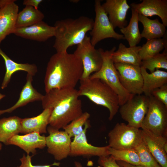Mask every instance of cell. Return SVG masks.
I'll return each instance as SVG.
<instances>
[{
	"label": "cell",
	"mask_w": 167,
	"mask_h": 167,
	"mask_svg": "<svg viewBox=\"0 0 167 167\" xmlns=\"http://www.w3.org/2000/svg\"><path fill=\"white\" fill-rule=\"evenodd\" d=\"M83 72L82 62L74 53H56L47 65L44 80L46 93L55 89L75 88Z\"/></svg>",
	"instance_id": "cell-1"
},
{
	"label": "cell",
	"mask_w": 167,
	"mask_h": 167,
	"mask_svg": "<svg viewBox=\"0 0 167 167\" xmlns=\"http://www.w3.org/2000/svg\"><path fill=\"white\" fill-rule=\"evenodd\" d=\"M75 88L55 89L46 92L41 100L44 109L52 108L49 124L62 128L83 113L82 103Z\"/></svg>",
	"instance_id": "cell-2"
},
{
	"label": "cell",
	"mask_w": 167,
	"mask_h": 167,
	"mask_svg": "<svg viewBox=\"0 0 167 167\" xmlns=\"http://www.w3.org/2000/svg\"><path fill=\"white\" fill-rule=\"evenodd\" d=\"M94 20L86 16L76 19L67 18L56 22L55 42L56 53L67 52L69 47L81 43L87 33L92 29Z\"/></svg>",
	"instance_id": "cell-3"
},
{
	"label": "cell",
	"mask_w": 167,
	"mask_h": 167,
	"mask_svg": "<svg viewBox=\"0 0 167 167\" xmlns=\"http://www.w3.org/2000/svg\"><path fill=\"white\" fill-rule=\"evenodd\" d=\"M79 81L80 85L78 90L79 96H85L95 104L107 108L109 112V119L112 120L120 107L116 93L98 79L89 78Z\"/></svg>",
	"instance_id": "cell-4"
},
{
	"label": "cell",
	"mask_w": 167,
	"mask_h": 167,
	"mask_svg": "<svg viewBox=\"0 0 167 167\" xmlns=\"http://www.w3.org/2000/svg\"><path fill=\"white\" fill-rule=\"evenodd\" d=\"M115 47L110 50H104L102 53L103 62L101 69L90 76L91 79H98L110 87L118 96L120 106L132 98L134 95L129 93L122 85L118 72L112 59Z\"/></svg>",
	"instance_id": "cell-5"
},
{
	"label": "cell",
	"mask_w": 167,
	"mask_h": 167,
	"mask_svg": "<svg viewBox=\"0 0 167 167\" xmlns=\"http://www.w3.org/2000/svg\"><path fill=\"white\" fill-rule=\"evenodd\" d=\"M141 128L158 137H167V107L152 96Z\"/></svg>",
	"instance_id": "cell-6"
},
{
	"label": "cell",
	"mask_w": 167,
	"mask_h": 167,
	"mask_svg": "<svg viewBox=\"0 0 167 167\" xmlns=\"http://www.w3.org/2000/svg\"><path fill=\"white\" fill-rule=\"evenodd\" d=\"M108 145L117 149H134L143 140L142 130L117 123L109 133Z\"/></svg>",
	"instance_id": "cell-7"
},
{
	"label": "cell",
	"mask_w": 167,
	"mask_h": 167,
	"mask_svg": "<svg viewBox=\"0 0 167 167\" xmlns=\"http://www.w3.org/2000/svg\"><path fill=\"white\" fill-rule=\"evenodd\" d=\"M103 51L102 48L96 49L90 42V37L87 35L83 41L77 45L74 53L80 59L83 66V73L80 80L89 78L91 75L101 69Z\"/></svg>",
	"instance_id": "cell-8"
},
{
	"label": "cell",
	"mask_w": 167,
	"mask_h": 167,
	"mask_svg": "<svg viewBox=\"0 0 167 167\" xmlns=\"http://www.w3.org/2000/svg\"><path fill=\"white\" fill-rule=\"evenodd\" d=\"M94 8L95 17L90 32L92 44L95 46L101 40L108 38L117 40L125 39L122 34H119L114 30L107 14L102 6L101 0L95 1Z\"/></svg>",
	"instance_id": "cell-9"
},
{
	"label": "cell",
	"mask_w": 167,
	"mask_h": 167,
	"mask_svg": "<svg viewBox=\"0 0 167 167\" xmlns=\"http://www.w3.org/2000/svg\"><path fill=\"white\" fill-rule=\"evenodd\" d=\"M149 101V97L144 95H134L120 106L119 111L122 118L127 122L128 125L141 128L148 111Z\"/></svg>",
	"instance_id": "cell-10"
},
{
	"label": "cell",
	"mask_w": 167,
	"mask_h": 167,
	"mask_svg": "<svg viewBox=\"0 0 167 167\" xmlns=\"http://www.w3.org/2000/svg\"><path fill=\"white\" fill-rule=\"evenodd\" d=\"M120 82L129 93L135 95L143 93V79L141 67L124 63H114Z\"/></svg>",
	"instance_id": "cell-11"
},
{
	"label": "cell",
	"mask_w": 167,
	"mask_h": 167,
	"mask_svg": "<svg viewBox=\"0 0 167 167\" xmlns=\"http://www.w3.org/2000/svg\"><path fill=\"white\" fill-rule=\"evenodd\" d=\"M47 131L49 135L46 137V145L48 152L58 161L69 156L71 141L67 133L50 126L47 127Z\"/></svg>",
	"instance_id": "cell-12"
},
{
	"label": "cell",
	"mask_w": 167,
	"mask_h": 167,
	"mask_svg": "<svg viewBox=\"0 0 167 167\" xmlns=\"http://www.w3.org/2000/svg\"><path fill=\"white\" fill-rule=\"evenodd\" d=\"M88 120L84 125L83 131L74 137L71 141L69 156H96L99 157L109 155V146L96 147L91 145L88 142L86 132L89 127Z\"/></svg>",
	"instance_id": "cell-13"
},
{
	"label": "cell",
	"mask_w": 167,
	"mask_h": 167,
	"mask_svg": "<svg viewBox=\"0 0 167 167\" xmlns=\"http://www.w3.org/2000/svg\"><path fill=\"white\" fill-rule=\"evenodd\" d=\"M15 1L0 0V45L7 35L13 33L15 28L19 7Z\"/></svg>",
	"instance_id": "cell-14"
},
{
	"label": "cell",
	"mask_w": 167,
	"mask_h": 167,
	"mask_svg": "<svg viewBox=\"0 0 167 167\" xmlns=\"http://www.w3.org/2000/svg\"><path fill=\"white\" fill-rule=\"evenodd\" d=\"M13 33L25 39L43 42L54 36L55 28L42 21L29 26L15 28Z\"/></svg>",
	"instance_id": "cell-15"
},
{
	"label": "cell",
	"mask_w": 167,
	"mask_h": 167,
	"mask_svg": "<svg viewBox=\"0 0 167 167\" xmlns=\"http://www.w3.org/2000/svg\"><path fill=\"white\" fill-rule=\"evenodd\" d=\"M102 6L114 29L127 26V14L130 6L126 0H106Z\"/></svg>",
	"instance_id": "cell-16"
},
{
	"label": "cell",
	"mask_w": 167,
	"mask_h": 167,
	"mask_svg": "<svg viewBox=\"0 0 167 167\" xmlns=\"http://www.w3.org/2000/svg\"><path fill=\"white\" fill-rule=\"evenodd\" d=\"M17 146L29 154H36V149H43L46 146V137L38 132H33L24 135H16L7 142L6 145Z\"/></svg>",
	"instance_id": "cell-17"
},
{
	"label": "cell",
	"mask_w": 167,
	"mask_h": 167,
	"mask_svg": "<svg viewBox=\"0 0 167 167\" xmlns=\"http://www.w3.org/2000/svg\"><path fill=\"white\" fill-rule=\"evenodd\" d=\"M130 5L139 14L145 17L158 16L162 23L167 26V0H143L141 3L133 2Z\"/></svg>",
	"instance_id": "cell-18"
},
{
	"label": "cell",
	"mask_w": 167,
	"mask_h": 167,
	"mask_svg": "<svg viewBox=\"0 0 167 167\" xmlns=\"http://www.w3.org/2000/svg\"><path fill=\"white\" fill-rule=\"evenodd\" d=\"M53 109L52 108L45 109L37 116L21 118L20 133L25 134L33 132L40 134L47 133V126Z\"/></svg>",
	"instance_id": "cell-19"
},
{
	"label": "cell",
	"mask_w": 167,
	"mask_h": 167,
	"mask_svg": "<svg viewBox=\"0 0 167 167\" xmlns=\"http://www.w3.org/2000/svg\"><path fill=\"white\" fill-rule=\"evenodd\" d=\"M143 139L150 152L161 167H167V153L163 147L167 137H158L142 130Z\"/></svg>",
	"instance_id": "cell-20"
},
{
	"label": "cell",
	"mask_w": 167,
	"mask_h": 167,
	"mask_svg": "<svg viewBox=\"0 0 167 167\" xmlns=\"http://www.w3.org/2000/svg\"><path fill=\"white\" fill-rule=\"evenodd\" d=\"M0 55L4 60L6 71L2 83L1 88L3 89L6 88L9 84L12 75L15 72L19 71L26 72L27 74L33 76L37 71V67L34 64L28 63H18L11 59L1 49Z\"/></svg>",
	"instance_id": "cell-21"
},
{
	"label": "cell",
	"mask_w": 167,
	"mask_h": 167,
	"mask_svg": "<svg viewBox=\"0 0 167 167\" xmlns=\"http://www.w3.org/2000/svg\"><path fill=\"white\" fill-rule=\"evenodd\" d=\"M141 70L143 79V93L145 96L150 97L154 90L167 84V72L156 69L149 73L142 67Z\"/></svg>",
	"instance_id": "cell-22"
},
{
	"label": "cell",
	"mask_w": 167,
	"mask_h": 167,
	"mask_svg": "<svg viewBox=\"0 0 167 167\" xmlns=\"http://www.w3.org/2000/svg\"><path fill=\"white\" fill-rule=\"evenodd\" d=\"M33 76L27 74L26 82L23 87L19 97L16 103L11 107L4 110V113H10L18 108L36 101H41L44 95L38 92L33 87Z\"/></svg>",
	"instance_id": "cell-23"
},
{
	"label": "cell",
	"mask_w": 167,
	"mask_h": 167,
	"mask_svg": "<svg viewBox=\"0 0 167 167\" xmlns=\"http://www.w3.org/2000/svg\"><path fill=\"white\" fill-rule=\"evenodd\" d=\"M141 46L126 47L120 43L118 48L112 54V59L114 63H124L141 66L142 62L139 54Z\"/></svg>",
	"instance_id": "cell-24"
},
{
	"label": "cell",
	"mask_w": 167,
	"mask_h": 167,
	"mask_svg": "<svg viewBox=\"0 0 167 167\" xmlns=\"http://www.w3.org/2000/svg\"><path fill=\"white\" fill-rule=\"evenodd\" d=\"M139 21L142 24L143 27L141 33V37L147 40L161 38L167 32L166 27L157 18L151 19L139 14Z\"/></svg>",
	"instance_id": "cell-25"
},
{
	"label": "cell",
	"mask_w": 167,
	"mask_h": 167,
	"mask_svg": "<svg viewBox=\"0 0 167 167\" xmlns=\"http://www.w3.org/2000/svg\"><path fill=\"white\" fill-rule=\"evenodd\" d=\"M21 118L17 116L0 119V142L6 145L13 136L21 131Z\"/></svg>",
	"instance_id": "cell-26"
},
{
	"label": "cell",
	"mask_w": 167,
	"mask_h": 167,
	"mask_svg": "<svg viewBox=\"0 0 167 167\" xmlns=\"http://www.w3.org/2000/svg\"><path fill=\"white\" fill-rule=\"evenodd\" d=\"M131 9L132 15L129 24L120 29V31L130 47H134L139 43L142 37L139 27V14L135 10Z\"/></svg>",
	"instance_id": "cell-27"
},
{
	"label": "cell",
	"mask_w": 167,
	"mask_h": 167,
	"mask_svg": "<svg viewBox=\"0 0 167 167\" xmlns=\"http://www.w3.org/2000/svg\"><path fill=\"white\" fill-rule=\"evenodd\" d=\"M44 15L38 9L26 6L18 12L15 22V28L26 27L43 21Z\"/></svg>",
	"instance_id": "cell-28"
},
{
	"label": "cell",
	"mask_w": 167,
	"mask_h": 167,
	"mask_svg": "<svg viewBox=\"0 0 167 167\" xmlns=\"http://www.w3.org/2000/svg\"><path fill=\"white\" fill-rule=\"evenodd\" d=\"M167 32L162 38L147 40L141 46L139 54L142 60L151 57L160 53L164 49L167 51Z\"/></svg>",
	"instance_id": "cell-29"
},
{
	"label": "cell",
	"mask_w": 167,
	"mask_h": 167,
	"mask_svg": "<svg viewBox=\"0 0 167 167\" xmlns=\"http://www.w3.org/2000/svg\"><path fill=\"white\" fill-rule=\"evenodd\" d=\"M109 153L116 161H122L133 165H140L139 156L135 149H117L109 147Z\"/></svg>",
	"instance_id": "cell-30"
},
{
	"label": "cell",
	"mask_w": 167,
	"mask_h": 167,
	"mask_svg": "<svg viewBox=\"0 0 167 167\" xmlns=\"http://www.w3.org/2000/svg\"><path fill=\"white\" fill-rule=\"evenodd\" d=\"M140 66L149 70L150 73L161 68L167 70V51H164L162 53L142 60Z\"/></svg>",
	"instance_id": "cell-31"
},
{
	"label": "cell",
	"mask_w": 167,
	"mask_h": 167,
	"mask_svg": "<svg viewBox=\"0 0 167 167\" xmlns=\"http://www.w3.org/2000/svg\"><path fill=\"white\" fill-rule=\"evenodd\" d=\"M90 117V114L87 112L83 113L79 117L74 119L62 128L69 136L75 137L81 133L87 121Z\"/></svg>",
	"instance_id": "cell-32"
},
{
	"label": "cell",
	"mask_w": 167,
	"mask_h": 167,
	"mask_svg": "<svg viewBox=\"0 0 167 167\" xmlns=\"http://www.w3.org/2000/svg\"><path fill=\"white\" fill-rule=\"evenodd\" d=\"M134 149L139 156L141 165L144 167H155L158 164L143 140Z\"/></svg>",
	"instance_id": "cell-33"
},
{
	"label": "cell",
	"mask_w": 167,
	"mask_h": 167,
	"mask_svg": "<svg viewBox=\"0 0 167 167\" xmlns=\"http://www.w3.org/2000/svg\"><path fill=\"white\" fill-rule=\"evenodd\" d=\"M152 96L167 107V84L154 90Z\"/></svg>",
	"instance_id": "cell-34"
},
{
	"label": "cell",
	"mask_w": 167,
	"mask_h": 167,
	"mask_svg": "<svg viewBox=\"0 0 167 167\" xmlns=\"http://www.w3.org/2000/svg\"><path fill=\"white\" fill-rule=\"evenodd\" d=\"M98 164L102 167H122L110 155L99 157Z\"/></svg>",
	"instance_id": "cell-35"
},
{
	"label": "cell",
	"mask_w": 167,
	"mask_h": 167,
	"mask_svg": "<svg viewBox=\"0 0 167 167\" xmlns=\"http://www.w3.org/2000/svg\"><path fill=\"white\" fill-rule=\"evenodd\" d=\"M32 156H30L29 154L26 156L24 154L22 157L20 159L21 164L18 167H50L53 165L59 166L60 164L59 163L54 162L51 165H34L32 163L31 158Z\"/></svg>",
	"instance_id": "cell-36"
},
{
	"label": "cell",
	"mask_w": 167,
	"mask_h": 167,
	"mask_svg": "<svg viewBox=\"0 0 167 167\" xmlns=\"http://www.w3.org/2000/svg\"><path fill=\"white\" fill-rule=\"evenodd\" d=\"M43 1L42 0H24L23 4L25 6L33 7L36 9H38L40 4Z\"/></svg>",
	"instance_id": "cell-37"
},
{
	"label": "cell",
	"mask_w": 167,
	"mask_h": 167,
	"mask_svg": "<svg viewBox=\"0 0 167 167\" xmlns=\"http://www.w3.org/2000/svg\"><path fill=\"white\" fill-rule=\"evenodd\" d=\"M116 161L117 162V163L120 166L122 167H144L141 165H133L121 161Z\"/></svg>",
	"instance_id": "cell-38"
},
{
	"label": "cell",
	"mask_w": 167,
	"mask_h": 167,
	"mask_svg": "<svg viewBox=\"0 0 167 167\" xmlns=\"http://www.w3.org/2000/svg\"><path fill=\"white\" fill-rule=\"evenodd\" d=\"M6 96V95L4 94H3L1 93H0V101L2 99L5 97ZM4 113V110H0V115H1L2 114Z\"/></svg>",
	"instance_id": "cell-39"
},
{
	"label": "cell",
	"mask_w": 167,
	"mask_h": 167,
	"mask_svg": "<svg viewBox=\"0 0 167 167\" xmlns=\"http://www.w3.org/2000/svg\"><path fill=\"white\" fill-rule=\"evenodd\" d=\"M74 164L75 167H83L81 163L78 161H75Z\"/></svg>",
	"instance_id": "cell-40"
},
{
	"label": "cell",
	"mask_w": 167,
	"mask_h": 167,
	"mask_svg": "<svg viewBox=\"0 0 167 167\" xmlns=\"http://www.w3.org/2000/svg\"><path fill=\"white\" fill-rule=\"evenodd\" d=\"M2 144L1 143H0V151L2 149Z\"/></svg>",
	"instance_id": "cell-41"
},
{
	"label": "cell",
	"mask_w": 167,
	"mask_h": 167,
	"mask_svg": "<svg viewBox=\"0 0 167 167\" xmlns=\"http://www.w3.org/2000/svg\"><path fill=\"white\" fill-rule=\"evenodd\" d=\"M155 167H161V166H160V165L159 164H158L157 165H156Z\"/></svg>",
	"instance_id": "cell-42"
}]
</instances>
